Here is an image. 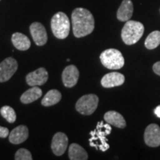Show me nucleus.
<instances>
[{"mask_svg": "<svg viewBox=\"0 0 160 160\" xmlns=\"http://www.w3.org/2000/svg\"><path fill=\"white\" fill-rule=\"evenodd\" d=\"M71 21L73 35L77 38L86 37L94 30V18L91 12L85 8H77L73 10Z\"/></svg>", "mask_w": 160, "mask_h": 160, "instance_id": "1", "label": "nucleus"}, {"mask_svg": "<svg viewBox=\"0 0 160 160\" xmlns=\"http://www.w3.org/2000/svg\"><path fill=\"white\" fill-rule=\"evenodd\" d=\"M145 28L139 22L128 20L126 22L122 30L121 37L126 45L136 44L143 36Z\"/></svg>", "mask_w": 160, "mask_h": 160, "instance_id": "2", "label": "nucleus"}, {"mask_svg": "<svg viewBox=\"0 0 160 160\" xmlns=\"http://www.w3.org/2000/svg\"><path fill=\"white\" fill-rule=\"evenodd\" d=\"M51 26L53 35L57 39H64L69 35L71 24L68 16L63 12H58L52 17Z\"/></svg>", "mask_w": 160, "mask_h": 160, "instance_id": "3", "label": "nucleus"}, {"mask_svg": "<svg viewBox=\"0 0 160 160\" xmlns=\"http://www.w3.org/2000/svg\"><path fill=\"white\" fill-rule=\"evenodd\" d=\"M111 131V128L109 124H104L102 122L98 123L97 129L92 131L91 134L92 136L91 142V146L99 148L102 151H105L109 148L108 144L107 143V139L105 136L108 135Z\"/></svg>", "mask_w": 160, "mask_h": 160, "instance_id": "4", "label": "nucleus"}, {"mask_svg": "<svg viewBox=\"0 0 160 160\" xmlns=\"http://www.w3.org/2000/svg\"><path fill=\"white\" fill-rule=\"evenodd\" d=\"M99 57L102 64L108 69L118 70L125 65V59L122 54L117 49L105 50L100 54Z\"/></svg>", "mask_w": 160, "mask_h": 160, "instance_id": "5", "label": "nucleus"}, {"mask_svg": "<svg viewBox=\"0 0 160 160\" xmlns=\"http://www.w3.org/2000/svg\"><path fill=\"white\" fill-rule=\"evenodd\" d=\"M99 98L95 94H87L82 97L76 104V109L82 115H91L97 108Z\"/></svg>", "mask_w": 160, "mask_h": 160, "instance_id": "6", "label": "nucleus"}, {"mask_svg": "<svg viewBox=\"0 0 160 160\" xmlns=\"http://www.w3.org/2000/svg\"><path fill=\"white\" fill-rule=\"evenodd\" d=\"M18 68L17 60L12 57L6 58L0 63V82L8 81Z\"/></svg>", "mask_w": 160, "mask_h": 160, "instance_id": "7", "label": "nucleus"}, {"mask_svg": "<svg viewBox=\"0 0 160 160\" xmlns=\"http://www.w3.org/2000/svg\"><path fill=\"white\" fill-rule=\"evenodd\" d=\"M144 139L149 147L156 148L160 145V128L157 124H151L146 128Z\"/></svg>", "mask_w": 160, "mask_h": 160, "instance_id": "8", "label": "nucleus"}, {"mask_svg": "<svg viewBox=\"0 0 160 160\" xmlns=\"http://www.w3.org/2000/svg\"><path fill=\"white\" fill-rule=\"evenodd\" d=\"M68 145V138L62 132H58L53 136L51 142V149L56 156H62Z\"/></svg>", "mask_w": 160, "mask_h": 160, "instance_id": "9", "label": "nucleus"}, {"mask_svg": "<svg viewBox=\"0 0 160 160\" xmlns=\"http://www.w3.org/2000/svg\"><path fill=\"white\" fill-rule=\"evenodd\" d=\"M48 79V73L44 68H39L26 76V82L30 86H40L46 83Z\"/></svg>", "mask_w": 160, "mask_h": 160, "instance_id": "10", "label": "nucleus"}, {"mask_svg": "<svg viewBox=\"0 0 160 160\" xmlns=\"http://www.w3.org/2000/svg\"><path fill=\"white\" fill-rule=\"evenodd\" d=\"M30 32L36 45L42 46L48 41V34L45 28L40 22H33L30 26Z\"/></svg>", "mask_w": 160, "mask_h": 160, "instance_id": "11", "label": "nucleus"}, {"mask_svg": "<svg viewBox=\"0 0 160 160\" xmlns=\"http://www.w3.org/2000/svg\"><path fill=\"white\" fill-rule=\"evenodd\" d=\"M79 77V70L75 65L67 66L62 72V79L66 88H73L77 85Z\"/></svg>", "mask_w": 160, "mask_h": 160, "instance_id": "12", "label": "nucleus"}, {"mask_svg": "<svg viewBox=\"0 0 160 160\" xmlns=\"http://www.w3.org/2000/svg\"><path fill=\"white\" fill-rule=\"evenodd\" d=\"M125 77L122 73L112 72L104 76L101 80V84L104 88H110L122 85L125 82Z\"/></svg>", "mask_w": 160, "mask_h": 160, "instance_id": "13", "label": "nucleus"}, {"mask_svg": "<svg viewBox=\"0 0 160 160\" xmlns=\"http://www.w3.org/2000/svg\"><path fill=\"white\" fill-rule=\"evenodd\" d=\"M28 129L25 125H19L9 133L10 142L14 145H19L24 142L28 138Z\"/></svg>", "mask_w": 160, "mask_h": 160, "instance_id": "14", "label": "nucleus"}, {"mask_svg": "<svg viewBox=\"0 0 160 160\" xmlns=\"http://www.w3.org/2000/svg\"><path fill=\"white\" fill-rule=\"evenodd\" d=\"M133 5L131 0H123L117 11V17L121 22H127L132 17Z\"/></svg>", "mask_w": 160, "mask_h": 160, "instance_id": "15", "label": "nucleus"}, {"mask_svg": "<svg viewBox=\"0 0 160 160\" xmlns=\"http://www.w3.org/2000/svg\"><path fill=\"white\" fill-rule=\"evenodd\" d=\"M104 119L109 125H112L119 128H124L126 126V122L124 117L114 111H110L104 115Z\"/></svg>", "mask_w": 160, "mask_h": 160, "instance_id": "16", "label": "nucleus"}, {"mask_svg": "<svg viewBox=\"0 0 160 160\" xmlns=\"http://www.w3.org/2000/svg\"><path fill=\"white\" fill-rule=\"evenodd\" d=\"M12 43L19 51H27L31 47V41L28 37L22 33H14L11 37Z\"/></svg>", "mask_w": 160, "mask_h": 160, "instance_id": "17", "label": "nucleus"}, {"mask_svg": "<svg viewBox=\"0 0 160 160\" xmlns=\"http://www.w3.org/2000/svg\"><path fill=\"white\" fill-rule=\"evenodd\" d=\"M42 95V91L37 86H33L31 88L27 90L21 96L20 100L23 104H30L39 99Z\"/></svg>", "mask_w": 160, "mask_h": 160, "instance_id": "18", "label": "nucleus"}, {"mask_svg": "<svg viewBox=\"0 0 160 160\" xmlns=\"http://www.w3.org/2000/svg\"><path fill=\"white\" fill-rule=\"evenodd\" d=\"M68 156L71 160H86L88 159V155L85 150L77 143H72L69 146Z\"/></svg>", "mask_w": 160, "mask_h": 160, "instance_id": "19", "label": "nucleus"}, {"mask_svg": "<svg viewBox=\"0 0 160 160\" xmlns=\"http://www.w3.org/2000/svg\"><path fill=\"white\" fill-rule=\"evenodd\" d=\"M62 99L61 93L57 90H51L46 93L45 97L42 99V105L45 107L54 105L57 104Z\"/></svg>", "mask_w": 160, "mask_h": 160, "instance_id": "20", "label": "nucleus"}, {"mask_svg": "<svg viewBox=\"0 0 160 160\" xmlns=\"http://www.w3.org/2000/svg\"><path fill=\"white\" fill-rule=\"evenodd\" d=\"M160 45V31H155L151 32L148 36L145 41L146 48L149 50L155 49Z\"/></svg>", "mask_w": 160, "mask_h": 160, "instance_id": "21", "label": "nucleus"}, {"mask_svg": "<svg viewBox=\"0 0 160 160\" xmlns=\"http://www.w3.org/2000/svg\"><path fill=\"white\" fill-rule=\"evenodd\" d=\"M0 113L9 123H13L17 119V114H16L15 111L8 105L3 106L0 110Z\"/></svg>", "mask_w": 160, "mask_h": 160, "instance_id": "22", "label": "nucleus"}, {"mask_svg": "<svg viewBox=\"0 0 160 160\" xmlns=\"http://www.w3.org/2000/svg\"><path fill=\"white\" fill-rule=\"evenodd\" d=\"M16 160H32V155L28 150L25 148H20L18 150L15 154Z\"/></svg>", "mask_w": 160, "mask_h": 160, "instance_id": "23", "label": "nucleus"}, {"mask_svg": "<svg viewBox=\"0 0 160 160\" xmlns=\"http://www.w3.org/2000/svg\"><path fill=\"white\" fill-rule=\"evenodd\" d=\"M9 136V131L7 128L0 126V138H6Z\"/></svg>", "mask_w": 160, "mask_h": 160, "instance_id": "24", "label": "nucleus"}, {"mask_svg": "<svg viewBox=\"0 0 160 160\" xmlns=\"http://www.w3.org/2000/svg\"><path fill=\"white\" fill-rule=\"evenodd\" d=\"M153 70L156 74L160 76V62H157L153 65Z\"/></svg>", "mask_w": 160, "mask_h": 160, "instance_id": "25", "label": "nucleus"}, {"mask_svg": "<svg viewBox=\"0 0 160 160\" xmlns=\"http://www.w3.org/2000/svg\"><path fill=\"white\" fill-rule=\"evenodd\" d=\"M154 113L158 117L160 118V105L157 106V107L154 109Z\"/></svg>", "mask_w": 160, "mask_h": 160, "instance_id": "26", "label": "nucleus"}]
</instances>
